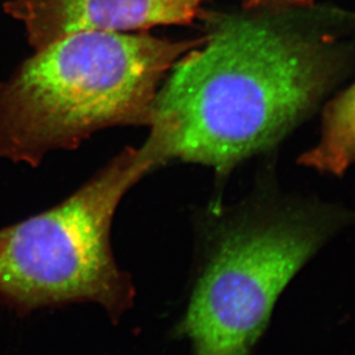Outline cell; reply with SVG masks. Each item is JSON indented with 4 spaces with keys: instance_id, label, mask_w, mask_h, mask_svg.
<instances>
[{
    "instance_id": "6",
    "label": "cell",
    "mask_w": 355,
    "mask_h": 355,
    "mask_svg": "<svg viewBox=\"0 0 355 355\" xmlns=\"http://www.w3.org/2000/svg\"><path fill=\"white\" fill-rule=\"evenodd\" d=\"M299 163L331 175H342L354 164L355 83L325 106L320 139Z\"/></svg>"
},
{
    "instance_id": "3",
    "label": "cell",
    "mask_w": 355,
    "mask_h": 355,
    "mask_svg": "<svg viewBox=\"0 0 355 355\" xmlns=\"http://www.w3.org/2000/svg\"><path fill=\"white\" fill-rule=\"evenodd\" d=\"M345 217L278 198L223 226L177 329L193 355L250 354L280 294Z\"/></svg>"
},
{
    "instance_id": "2",
    "label": "cell",
    "mask_w": 355,
    "mask_h": 355,
    "mask_svg": "<svg viewBox=\"0 0 355 355\" xmlns=\"http://www.w3.org/2000/svg\"><path fill=\"white\" fill-rule=\"evenodd\" d=\"M203 42L83 31L37 49L0 83V158L36 166L98 130L149 126L165 74Z\"/></svg>"
},
{
    "instance_id": "4",
    "label": "cell",
    "mask_w": 355,
    "mask_h": 355,
    "mask_svg": "<svg viewBox=\"0 0 355 355\" xmlns=\"http://www.w3.org/2000/svg\"><path fill=\"white\" fill-rule=\"evenodd\" d=\"M155 168L144 144L127 148L60 205L0 230V300L24 311L92 301L119 318L134 288L113 260V216Z\"/></svg>"
},
{
    "instance_id": "5",
    "label": "cell",
    "mask_w": 355,
    "mask_h": 355,
    "mask_svg": "<svg viewBox=\"0 0 355 355\" xmlns=\"http://www.w3.org/2000/svg\"><path fill=\"white\" fill-rule=\"evenodd\" d=\"M202 0H12L5 10L21 21L35 50L83 31H144L187 24Z\"/></svg>"
},
{
    "instance_id": "1",
    "label": "cell",
    "mask_w": 355,
    "mask_h": 355,
    "mask_svg": "<svg viewBox=\"0 0 355 355\" xmlns=\"http://www.w3.org/2000/svg\"><path fill=\"white\" fill-rule=\"evenodd\" d=\"M158 89L144 144L158 165L227 177L272 149L355 67V13L334 7L210 14Z\"/></svg>"
},
{
    "instance_id": "7",
    "label": "cell",
    "mask_w": 355,
    "mask_h": 355,
    "mask_svg": "<svg viewBox=\"0 0 355 355\" xmlns=\"http://www.w3.org/2000/svg\"><path fill=\"white\" fill-rule=\"evenodd\" d=\"M315 5L314 0H246L250 10L259 8H283V7H309Z\"/></svg>"
}]
</instances>
